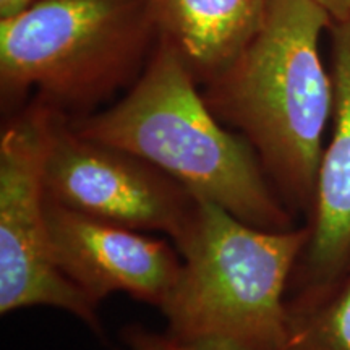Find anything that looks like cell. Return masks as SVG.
Instances as JSON below:
<instances>
[{"label": "cell", "instance_id": "cell-1", "mask_svg": "<svg viewBox=\"0 0 350 350\" xmlns=\"http://www.w3.org/2000/svg\"><path fill=\"white\" fill-rule=\"evenodd\" d=\"M331 23L314 0H273L250 41L201 86L214 116L248 139L275 193L305 224L334 113V81L321 57Z\"/></svg>", "mask_w": 350, "mask_h": 350}, {"label": "cell", "instance_id": "cell-2", "mask_svg": "<svg viewBox=\"0 0 350 350\" xmlns=\"http://www.w3.org/2000/svg\"><path fill=\"white\" fill-rule=\"evenodd\" d=\"M70 124L83 137L143 157L247 224L299 226L248 139L214 116L183 57L163 36L124 98Z\"/></svg>", "mask_w": 350, "mask_h": 350}, {"label": "cell", "instance_id": "cell-3", "mask_svg": "<svg viewBox=\"0 0 350 350\" xmlns=\"http://www.w3.org/2000/svg\"><path fill=\"white\" fill-rule=\"evenodd\" d=\"M310 226L266 230L201 200L182 271L159 312L165 334L198 350H282L287 291Z\"/></svg>", "mask_w": 350, "mask_h": 350}, {"label": "cell", "instance_id": "cell-4", "mask_svg": "<svg viewBox=\"0 0 350 350\" xmlns=\"http://www.w3.org/2000/svg\"><path fill=\"white\" fill-rule=\"evenodd\" d=\"M151 0H38L0 20V107L31 98L70 119L138 80L159 41Z\"/></svg>", "mask_w": 350, "mask_h": 350}, {"label": "cell", "instance_id": "cell-5", "mask_svg": "<svg viewBox=\"0 0 350 350\" xmlns=\"http://www.w3.org/2000/svg\"><path fill=\"white\" fill-rule=\"evenodd\" d=\"M59 111L38 98L3 117L0 131V313L64 310L103 338L99 308L57 265L44 167Z\"/></svg>", "mask_w": 350, "mask_h": 350}, {"label": "cell", "instance_id": "cell-6", "mask_svg": "<svg viewBox=\"0 0 350 350\" xmlns=\"http://www.w3.org/2000/svg\"><path fill=\"white\" fill-rule=\"evenodd\" d=\"M46 198L73 211L139 232H163L182 248L198 222L201 200L146 159L94 142L55 119L46 167Z\"/></svg>", "mask_w": 350, "mask_h": 350}, {"label": "cell", "instance_id": "cell-7", "mask_svg": "<svg viewBox=\"0 0 350 350\" xmlns=\"http://www.w3.org/2000/svg\"><path fill=\"white\" fill-rule=\"evenodd\" d=\"M46 208L57 265L96 308L119 292L157 310L164 305L182 271L175 245L49 200Z\"/></svg>", "mask_w": 350, "mask_h": 350}, {"label": "cell", "instance_id": "cell-8", "mask_svg": "<svg viewBox=\"0 0 350 350\" xmlns=\"http://www.w3.org/2000/svg\"><path fill=\"white\" fill-rule=\"evenodd\" d=\"M332 133L323 152L310 240L291 281L292 300L321 297L350 275V16L332 21Z\"/></svg>", "mask_w": 350, "mask_h": 350}, {"label": "cell", "instance_id": "cell-9", "mask_svg": "<svg viewBox=\"0 0 350 350\" xmlns=\"http://www.w3.org/2000/svg\"><path fill=\"white\" fill-rule=\"evenodd\" d=\"M161 36L200 86L217 75L258 31L273 0H151Z\"/></svg>", "mask_w": 350, "mask_h": 350}, {"label": "cell", "instance_id": "cell-10", "mask_svg": "<svg viewBox=\"0 0 350 350\" xmlns=\"http://www.w3.org/2000/svg\"><path fill=\"white\" fill-rule=\"evenodd\" d=\"M282 350H350V275L313 300L287 299Z\"/></svg>", "mask_w": 350, "mask_h": 350}, {"label": "cell", "instance_id": "cell-11", "mask_svg": "<svg viewBox=\"0 0 350 350\" xmlns=\"http://www.w3.org/2000/svg\"><path fill=\"white\" fill-rule=\"evenodd\" d=\"M122 350H198L170 338L165 332L152 331L142 323H130L119 331Z\"/></svg>", "mask_w": 350, "mask_h": 350}, {"label": "cell", "instance_id": "cell-12", "mask_svg": "<svg viewBox=\"0 0 350 350\" xmlns=\"http://www.w3.org/2000/svg\"><path fill=\"white\" fill-rule=\"evenodd\" d=\"M329 15L331 21H340L350 16V0H314Z\"/></svg>", "mask_w": 350, "mask_h": 350}, {"label": "cell", "instance_id": "cell-13", "mask_svg": "<svg viewBox=\"0 0 350 350\" xmlns=\"http://www.w3.org/2000/svg\"><path fill=\"white\" fill-rule=\"evenodd\" d=\"M36 2L38 0H0V20L16 15Z\"/></svg>", "mask_w": 350, "mask_h": 350}]
</instances>
